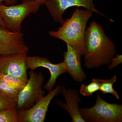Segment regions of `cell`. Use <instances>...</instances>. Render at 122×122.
Listing matches in <instances>:
<instances>
[{
    "mask_svg": "<svg viewBox=\"0 0 122 122\" xmlns=\"http://www.w3.org/2000/svg\"><path fill=\"white\" fill-rule=\"evenodd\" d=\"M84 65L92 69L109 66L116 52L115 44L102 26L93 20L86 28L85 37Z\"/></svg>",
    "mask_w": 122,
    "mask_h": 122,
    "instance_id": "cell-1",
    "label": "cell"
},
{
    "mask_svg": "<svg viewBox=\"0 0 122 122\" xmlns=\"http://www.w3.org/2000/svg\"><path fill=\"white\" fill-rule=\"evenodd\" d=\"M93 12L87 9L75 10L57 30L49 32L51 36L62 40L73 48L81 56L85 53V37L87 22L93 16Z\"/></svg>",
    "mask_w": 122,
    "mask_h": 122,
    "instance_id": "cell-2",
    "label": "cell"
},
{
    "mask_svg": "<svg viewBox=\"0 0 122 122\" xmlns=\"http://www.w3.org/2000/svg\"><path fill=\"white\" fill-rule=\"evenodd\" d=\"M96 101L92 107L79 108L81 116L86 122H122V105L110 103L103 100L96 92Z\"/></svg>",
    "mask_w": 122,
    "mask_h": 122,
    "instance_id": "cell-3",
    "label": "cell"
},
{
    "mask_svg": "<svg viewBox=\"0 0 122 122\" xmlns=\"http://www.w3.org/2000/svg\"><path fill=\"white\" fill-rule=\"evenodd\" d=\"M41 5L34 0H23L20 4L7 6L0 4V15L5 28L10 31L20 32L21 23L32 13H35Z\"/></svg>",
    "mask_w": 122,
    "mask_h": 122,
    "instance_id": "cell-4",
    "label": "cell"
},
{
    "mask_svg": "<svg viewBox=\"0 0 122 122\" xmlns=\"http://www.w3.org/2000/svg\"><path fill=\"white\" fill-rule=\"evenodd\" d=\"M29 74V78L26 86L18 95L16 106L18 111L30 109L46 94L42 89L44 77L42 73L31 70Z\"/></svg>",
    "mask_w": 122,
    "mask_h": 122,
    "instance_id": "cell-5",
    "label": "cell"
},
{
    "mask_svg": "<svg viewBox=\"0 0 122 122\" xmlns=\"http://www.w3.org/2000/svg\"><path fill=\"white\" fill-rule=\"evenodd\" d=\"M61 86L58 85L30 109L18 111V122H44L51 102L55 96L61 93Z\"/></svg>",
    "mask_w": 122,
    "mask_h": 122,
    "instance_id": "cell-6",
    "label": "cell"
},
{
    "mask_svg": "<svg viewBox=\"0 0 122 122\" xmlns=\"http://www.w3.org/2000/svg\"><path fill=\"white\" fill-rule=\"evenodd\" d=\"M94 0H45V5L55 22L61 25L65 20L63 15L67 9L73 7H82L86 9L103 15L95 9Z\"/></svg>",
    "mask_w": 122,
    "mask_h": 122,
    "instance_id": "cell-7",
    "label": "cell"
},
{
    "mask_svg": "<svg viewBox=\"0 0 122 122\" xmlns=\"http://www.w3.org/2000/svg\"><path fill=\"white\" fill-rule=\"evenodd\" d=\"M27 52L0 56V73L18 77L27 83Z\"/></svg>",
    "mask_w": 122,
    "mask_h": 122,
    "instance_id": "cell-8",
    "label": "cell"
},
{
    "mask_svg": "<svg viewBox=\"0 0 122 122\" xmlns=\"http://www.w3.org/2000/svg\"><path fill=\"white\" fill-rule=\"evenodd\" d=\"M27 69L34 71L39 67L46 68L50 73V77L44 86V89L48 91L53 89L56 83L57 78L61 75L67 73L65 65L63 62L57 64L51 63L47 58L38 56H27Z\"/></svg>",
    "mask_w": 122,
    "mask_h": 122,
    "instance_id": "cell-9",
    "label": "cell"
},
{
    "mask_svg": "<svg viewBox=\"0 0 122 122\" xmlns=\"http://www.w3.org/2000/svg\"><path fill=\"white\" fill-rule=\"evenodd\" d=\"M29 50L21 32H12L0 25V56L28 53Z\"/></svg>",
    "mask_w": 122,
    "mask_h": 122,
    "instance_id": "cell-10",
    "label": "cell"
},
{
    "mask_svg": "<svg viewBox=\"0 0 122 122\" xmlns=\"http://www.w3.org/2000/svg\"><path fill=\"white\" fill-rule=\"evenodd\" d=\"M61 93L66 100L64 103L61 100L57 102V105L67 111L72 119V122H86L79 112V105L81 102V98L78 91L74 89L61 86Z\"/></svg>",
    "mask_w": 122,
    "mask_h": 122,
    "instance_id": "cell-11",
    "label": "cell"
},
{
    "mask_svg": "<svg viewBox=\"0 0 122 122\" xmlns=\"http://www.w3.org/2000/svg\"><path fill=\"white\" fill-rule=\"evenodd\" d=\"M67 45V49L63 53V63L67 73L75 81L81 83L87 78L86 74L82 67L81 56L73 48Z\"/></svg>",
    "mask_w": 122,
    "mask_h": 122,
    "instance_id": "cell-12",
    "label": "cell"
},
{
    "mask_svg": "<svg viewBox=\"0 0 122 122\" xmlns=\"http://www.w3.org/2000/svg\"><path fill=\"white\" fill-rule=\"evenodd\" d=\"M0 82L21 90L25 86L26 82L18 77L0 73Z\"/></svg>",
    "mask_w": 122,
    "mask_h": 122,
    "instance_id": "cell-13",
    "label": "cell"
},
{
    "mask_svg": "<svg viewBox=\"0 0 122 122\" xmlns=\"http://www.w3.org/2000/svg\"><path fill=\"white\" fill-rule=\"evenodd\" d=\"M117 75L115 74L110 79H102L99 91L104 94H111L116 99L118 100L120 99L119 95L113 87V85L117 80Z\"/></svg>",
    "mask_w": 122,
    "mask_h": 122,
    "instance_id": "cell-14",
    "label": "cell"
},
{
    "mask_svg": "<svg viewBox=\"0 0 122 122\" xmlns=\"http://www.w3.org/2000/svg\"><path fill=\"white\" fill-rule=\"evenodd\" d=\"M21 90L0 82V92L11 102L16 105Z\"/></svg>",
    "mask_w": 122,
    "mask_h": 122,
    "instance_id": "cell-15",
    "label": "cell"
},
{
    "mask_svg": "<svg viewBox=\"0 0 122 122\" xmlns=\"http://www.w3.org/2000/svg\"><path fill=\"white\" fill-rule=\"evenodd\" d=\"M101 80L100 79L93 78L91 83L86 85L82 83L79 89V92L82 96L89 97L95 92L99 90Z\"/></svg>",
    "mask_w": 122,
    "mask_h": 122,
    "instance_id": "cell-16",
    "label": "cell"
},
{
    "mask_svg": "<svg viewBox=\"0 0 122 122\" xmlns=\"http://www.w3.org/2000/svg\"><path fill=\"white\" fill-rule=\"evenodd\" d=\"M0 122H18L16 107L0 111Z\"/></svg>",
    "mask_w": 122,
    "mask_h": 122,
    "instance_id": "cell-17",
    "label": "cell"
},
{
    "mask_svg": "<svg viewBox=\"0 0 122 122\" xmlns=\"http://www.w3.org/2000/svg\"><path fill=\"white\" fill-rule=\"evenodd\" d=\"M16 105L11 102L0 92V111L8 108H13Z\"/></svg>",
    "mask_w": 122,
    "mask_h": 122,
    "instance_id": "cell-18",
    "label": "cell"
},
{
    "mask_svg": "<svg viewBox=\"0 0 122 122\" xmlns=\"http://www.w3.org/2000/svg\"><path fill=\"white\" fill-rule=\"evenodd\" d=\"M122 62V55L117 54L115 57L112 58L108 66V70H110Z\"/></svg>",
    "mask_w": 122,
    "mask_h": 122,
    "instance_id": "cell-19",
    "label": "cell"
},
{
    "mask_svg": "<svg viewBox=\"0 0 122 122\" xmlns=\"http://www.w3.org/2000/svg\"><path fill=\"white\" fill-rule=\"evenodd\" d=\"M17 0H8L7 2H5V4L7 5H11V4H14L15 2H16ZM38 3H40L41 5L44 4V2L45 0H34Z\"/></svg>",
    "mask_w": 122,
    "mask_h": 122,
    "instance_id": "cell-20",
    "label": "cell"
},
{
    "mask_svg": "<svg viewBox=\"0 0 122 122\" xmlns=\"http://www.w3.org/2000/svg\"><path fill=\"white\" fill-rule=\"evenodd\" d=\"M8 0H0V4L2 3L3 1H5V2H6ZM0 25L2 26V27L4 28H5V25L4 23V21H3V20H2V18H1V17L0 15Z\"/></svg>",
    "mask_w": 122,
    "mask_h": 122,
    "instance_id": "cell-21",
    "label": "cell"
}]
</instances>
